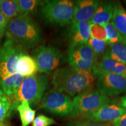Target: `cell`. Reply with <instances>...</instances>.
<instances>
[{
    "label": "cell",
    "instance_id": "obj_1",
    "mask_svg": "<svg viewBox=\"0 0 126 126\" xmlns=\"http://www.w3.org/2000/svg\"><path fill=\"white\" fill-rule=\"evenodd\" d=\"M95 77L92 72L71 66L59 68L52 75L53 89L72 97L94 89Z\"/></svg>",
    "mask_w": 126,
    "mask_h": 126
},
{
    "label": "cell",
    "instance_id": "obj_2",
    "mask_svg": "<svg viewBox=\"0 0 126 126\" xmlns=\"http://www.w3.org/2000/svg\"><path fill=\"white\" fill-rule=\"evenodd\" d=\"M6 35L25 50L33 49L42 41L40 28L29 16H18L8 22Z\"/></svg>",
    "mask_w": 126,
    "mask_h": 126
},
{
    "label": "cell",
    "instance_id": "obj_3",
    "mask_svg": "<svg viewBox=\"0 0 126 126\" xmlns=\"http://www.w3.org/2000/svg\"><path fill=\"white\" fill-rule=\"evenodd\" d=\"M49 85V78L45 74H35L25 77L18 92L11 100L12 111L16 110L22 102L29 104H38L43 99Z\"/></svg>",
    "mask_w": 126,
    "mask_h": 126
},
{
    "label": "cell",
    "instance_id": "obj_4",
    "mask_svg": "<svg viewBox=\"0 0 126 126\" xmlns=\"http://www.w3.org/2000/svg\"><path fill=\"white\" fill-rule=\"evenodd\" d=\"M75 1L70 0H46L40 5V15L47 23L64 26L73 19Z\"/></svg>",
    "mask_w": 126,
    "mask_h": 126
},
{
    "label": "cell",
    "instance_id": "obj_5",
    "mask_svg": "<svg viewBox=\"0 0 126 126\" xmlns=\"http://www.w3.org/2000/svg\"><path fill=\"white\" fill-rule=\"evenodd\" d=\"M41 108L60 117H77L73 100L67 94L54 89L46 93L42 100Z\"/></svg>",
    "mask_w": 126,
    "mask_h": 126
},
{
    "label": "cell",
    "instance_id": "obj_6",
    "mask_svg": "<svg viewBox=\"0 0 126 126\" xmlns=\"http://www.w3.org/2000/svg\"><path fill=\"white\" fill-rule=\"evenodd\" d=\"M25 53V49L19 44L7 36L5 42L0 46V80L17 73V63Z\"/></svg>",
    "mask_w": 126,
    "mask_h": 126
},
{
    "label": "cell",
    "instance_id": "obj_7",
    "mask_svg": "<svg viewBox=\"0 0 126 126\" xmlns=\"http://www.w3.org/2000/svg\"><path fill=\"white\" fill-rule=\"evenodd\" d=\"M67 61L69 65L79 70L94 72L98 59L88 43L69 46Z\"/></svg>",
    "mask_w": 126,
    "mask_h": 126
},
{
    "label": "cell",
    "instance_id": "obj_8",
    "mask_svg": "<svg viewBox=\"0 0 126 126\" xmlns=\"http://www.w3.org/2000/svg\"><path fill=\"white\" fill-rule=\"evenodd\" d=\"M32 56L37 64V70L41 73L54 72L64 60L61 51L56 47L50 46H39L32 51Z\"/></svg>",
    "mask_w": 126,
    "mask_h": 126
},
{
    "label": "cell",
    "instance_id": "obj_9",
    "mask_svg": "<svg viewBox=\"0 0 126 126\" xmlns=\"http://www.w3.org/2000/svg\"><path fill=\"white\" fill-rule=\"evenodd\" d=\"M94 85L97 89L108 97L126 93V77L96 70Z\"/></svg>",
    "mask_w": 126,
    "mask_h": 126
},
{
    "label": "cell",
    "instance_id": "obj_10",
    "mask_svg": "<svg viewBox=\"0 0 126 126\" xmlns=\"http://www.w3.org/2000/svg\"><path fill=\"white\" fill-rule=\"evenodd\" d=\"M72 100L77 117L94 112L104 105L110 103V97L97 89L79 94Z\"/></svg>",
    "mask_w": 126,
    "mask_h": 126
},
{
    "label": "cell",
    "instance_id": "obj_11",
    "mask_svg": "<svg viewBox=\"0 0 126 126\" xmlns=\"http://www.w3.org/2000/svg\"><path fill=\"white\" fill-rule=\"evenodd\" d=\"M126 113V109L120 104L108 103L94 112L82 116V119L88 122L102 123L112 122Z\"/></svg>",
    "mask_w": 126,
    "mask_h": 126
},
{
    "label": "cell",
    "instance_id": "obj_12",
    "mask_svg": "<svg viewBox=\"0 0 126 126\" xmlns=\"http://www.w3.org/2000/svg\"><path fill=\"white\" fill-rule=\"evenodd\" d=\"M100 1L97 0H79L75 1L72 22H89L95 14Z\"/></svg>",
    "mask_w": 126,
    "mask_h": 126
},
{
    "label": "cell",
    "instance_id": "obj_13",
    "mask_svg": "<svg viewBox=\"0 0 126 126\" xmlns=\"http://www.w3.org/2000/svg\"><path fill=\"white\" fill-rule=\"evenodd\" d=\"M89 22H71L68 30V40L70 45L87 43L91 37Z\"/></svg>",
    "mask_w": 126,
    "mask_h": 126
},
{
    "label": "cell",
    "instance_id": "obj_14",
    "mask_svg": "<svg viewBox=\"0 0 126 126\" xmlns=\"http://www.w3.org/2000/svg\"><path fill=\"white\" fill-rule=\"evenodd\" d=\"M25 77L18 73L0 80V94H4L11 100L22 83Z\"/></svg>",
    "mask_w": 126,
    "mask_h": 126
},
{
    "label": "cell",
    "instance_id": "obj_15",
    "mask_svg": "<svg viewBox=\"0 0 126 126\" xmlns=\"http://www.w3.org/2000/svg\"><path fill=\"white\" fill-rule=\"evenodd\" d=\"M114 3L111 1L100 2L96 11L89 23L103 25L110 22L114 12Z\"/></svg>",
    "mask_w": 126,
    "mask_h": 126
},
{
    "label": "cell",
    "instance_id": "obj_16",
    "mask_svg": "<svg viewBox=\"0 0 126 126\" xmlns=\"http://www.w3.org/2000/svg\"><path fill=\"white\" fill-rule=\"evenodd\" d=\"M96 70L126 77V65L110 59L106 54L98 60Z\"/></svg>",
    "mask_w": 126,
    "mask_h": 126
},
{
    "label": "cell",
    "instance_id": "obj_17",
    "mask_svg": "<svg viewBox=\"0 0 126 126\" xmlns=\"http://www.w3.org/2000/svg\"><path fill=\"white\" fill-rule=\"evenodd\" d=\"M16 71L25 78L36 74L38 70L37 64L32 57L25 54L19 59L16 67Z\"/></svg>",
    "mask_w": 126,
    "mask_h": 126
},
{
    "label": "cell",
    "instance_id": "obj_18",
    "mask_svg": "<svg viewBox=\"0 0 126 126\" xmlns=\"http://www.w3.org/2000/svg\"><path fill=\"white\" fill-rule=\"evenodd\" d=\"M110 23L126 41V10L119 3H115Z\"/></svg>",
    "mask_w": 126,
    "mask_h": 126
},
{
    "label": "cell",
    "instance_id": "obj_19",
    "mask_svg": "<svg viewBox=\"0 0 126 126\" xmlns=\"http://www.w3.org/2000/svg\"><path fill=\"white\" fill-rule=\"evenodd\" d=\"M16 110L19 114L21 126H28L33 122L36 111L31 108L29 102H22L18 105Z\"/></svg>",
    "mask_w": 126,
    "mask_h": 126
},
{
    "label": "cell",
    "instance_id": "obj_20",
    "mask_svg": "<svg viewBox=\"0 0 126 126\" xmlns=\"http://www.w3.org/2000/svg\"><path fill=\"white\" fill-rule=\"evenodd\" d=\"M106 54L110 59L126 65V45L125 44L116 43L110 45Z\"/></svg>",
    "mask_w": 126,
    "mask_h": 126
},
{
    "label": "cell",
    "instance_id": "obj_21",
    "mask_svg": "<svg viewBox=\"0 0 126 126\" xmlns=\"http://www.w3.org/2000/svg\"><path fill=\"white\" fill-rule=\"evenodd\" d=\"M0 12L5 17L8 22L18 16V6L16 0L3 1L0 4Z\"/></svg>",
    "mask_w": 126,
    "mask_h": 126
},
{
    "label": "cell",
    "instance_id": "obj_22",
    "mask_svg": "<svg viewBox=\"0 0 126 126\" xmlns=\"http://www.w3.org/2000/svg\"><path fill=\"white\" fill-rule=\"evenodd\" d=\"M18 6L19 16L32 14L37 11L42 1L37 0H16Z\"/></svg>",
    "mask_w": 126,
    "mask_h": 126
},
{
    "label": "cell",
    "instance_id": "obj_23",
    "mask_svg": "<svg viewBox=\"0 0 126 126\" xmlns=\"http://www.w3.org/2000/svg\"><path fill=\"white\" fill-rule=\"evenodd\" d=\"M105 28L107 35V43L109 45L116 43H123L126 45L125 40L121 34L116 30L111 23H107L102 25Z\"/></svg>",
    "mask_w": 126,
    "mask_h": 126
},
{
    "label": "cell",
    "instance_id": "obj_24",
    "mask_svg": "<svg viewBox=\"0 0 126 126\" xmlns=\"http://www.w3.org/2000/svg\"><path fill=\"white\" fill-rule=\"evenodd\" d=\"M87 43L90 46L97 59L99 58H102L106 54L108 49V46H109V45L105 41L94 39L91 36Z\"/></svg>",
    "mask_w": 126,
    "mask_h": 126
},
{
    "label": "cell",
    "instance_id": "obj_25",
    "mask_svg": "<svg viewBox=\"0 0 126 126\" xmlns=\"http://www.w3.org/2000/svg\"><path fill=\"white\" fill-rule=\"evenodd\" d=\"M12 102L8 97L0 94V124H5L12 111Z\"/></svg>",
    "mask_w": 126,
    "mask_h": 126
},
{
    "label": "cell",
    "instance_id": "obj_26",
    "mask_svg": "<svg viewBox=\"0 0 126 126\" xmlns=\"http://www.w3.org/2000/svg\"><path fill=\"white\" fill-rule=\"evenodd\" d=\"M91 36L94 39L107 42L106 31L103 25L91 24L90 27Z\"/></svg>",
    "mask_w": 126,
    "mask_h": 126
},
{
    "label": "cell",
    "instance_id": "obj_27",
    "mask_svg": "<svg viewBox=\"0 0 126 126\" xmlns=\"http://www.w3.org/2000/svg\"><path fill=\"white\" fill-rule=\"evenodd\" d=\"M56 124V122L52 118L43 114H39L34 118L32 126H51Z\"/></svg>",
    "mask_w": 126,
    "mask_h": 126
},
{
    "label": "cell",
    "instance_id": "obj_28",
    "mask_svg": "<svg viewBox=\"0 0 126 126\" xmlns=\"http://www.w3.org/2000/svg\"><path fill=\"white\" fill-rule=\"evenodd\" d=\"M67 126H109L102 123H97L86 120H77L68 123Z\"/></svg>",
    "mask_w": 126,
    "mask_h": 126
},
{
    "label": "cell",
    "instance_id": "obj_29",
    "mask_svg": "<svg viewBox=\"0 0 126 126\" xmlns=\"http://www.w3.org/2000/svg\"><path fill=\"white\" fill-rule=\"evenodd\" d=\"M8 24V21L0 12V41L4 36L5 33L6 32Z\"/></svg>",
    "mask_w": 126,
    "mask_h": 126
},
{
    "label": "cell",
    "instance_id": "obj_30",
    "mask_svg": "<svg viewBox=\"0 0 126 126\" xmlns=\"http://www.w3.org/2000/svg\"><path fill=\"white\" fill-rule=\"evenodd\" d=\"M112 126H126V113L111 122Z\"/></svg>",
    "mask_w": 126,
    "mask_h": 126
},
{
    "label": "cell",
    "instance_id": "obj_31",
    "mask_svg": "<svg viewBox=\"0 0 126 126\" xmlns=\"http://www.w3.org/2000/svg\"><path fill=\"white\" fill-rule=\"evenodd\" d=\"M120 105L126 109V93L120 99Z\"/></svg>",
    "mask_w": 126,
    "mask_h": 126
},
{
    "label": "cell",
    "instance_id": "obj_32",
    "mask_svg": "<svg viewBox=\"0 0 126 126\" xmlns=\"http://www.w3.org/2000/svg\"><path fill=\"white\" fill-rule=\"evenodd\" d=\"M0 126H9L5 123V124H0Z\"/></svg>",
    "mask_w": 126,
    "mask_h": 126
},
{
    "label": "cell",
    "instance_id": "obj_33",
    "mask_svg": "<svg viewBox=\"0 0 126 126\" xmlns=\"http://www.w3.org/2000/svg\"><path fill=\"white\" fill-rule=\"evenodd\" d=\"M2 1H3V0H0V4H1V3H2Z\"/></svg>",
    "mask_w": 126,
    "mask_h": 126
}]
</instances>
